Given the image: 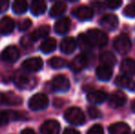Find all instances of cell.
I'll list each match as a JSON object with an SVG mask.
<instances>
[{
    "instance_id": "cell-1",
    "label": "cell",
    "mask_w": 135,
    "mask_h": 134,
    "mask_svg": "<svg viewBox=\"0 0 135 134\" xmlns=\"http://www.w3.org/2000/svg\"><path fill=\"white\" fill-rule=\"evenodd\" d=\"M15 85L20 89H33L37 85V79L30 73L23 71H18L14 76Z\"/></svg>"
},
{
    "instance_id": "cell-2",
    "label": "cell",
    "mask_w": 135,
    "mask_h": 134,
    "mask_svg": "<svg viewBox=\"0 0 135 134\" xmlns=\"http://www.w3.org/2000/svg\"><path fill=\"white\" fill-rule=\"evenodd\" d=\"M86 35L88 37V39H90L93 46L104 47L107 45L108 41V35L104 31H100V29H89L87 31Z\"/></svg>"
},
{
    "instance_id": "cell-3",
    "label": "cell",
    "mask_w": 135,
    "mask_h": 134,
    "mask_svg": "<svg viewBox=\"0 0 135 134\" xmlns=\"http://www.w3.org/2000/svg\"><path fill=\"white\" fill-rule=\"evenodd\" d=\"M64 118L69 123L73 125H82L85 122V118L83 111L78 107H70L64 113Z\"/></svg>"
},
{
    "instance_id": "cell-4",
    "label": "cell",
    "mask_w": 135,
    "mask_h": 134,
    "mask_svg": "<svg viewBox=\"0 0 135 134\" xmlns=\"http://www.w3.org/2000/svg\"><path fill=\"white\" fill-rule=\"evenodd\" d=\"M49 99L46 95L42 93L35 94L28 101V107L31 110L39 111L45 109L48 107Z\"/></svg>"
},
{
    "instance_id": "cell-5",
    "label": "cell",
    "mask_w": 135,
    "mask_h": 134,
    "mask_svg": "<svg viewBox=\"0 0 135 134\" xmlns=\"http://www.w3.org/2000/svg\"><path fill=\"white\" fill-rule=\"evenodd\" d=\"M114 48L119 53L126 54L132 48V42L130 38L126 34H121L114 41Z\"/></svg>"
},
{
    "instance_id": "cell-6",
    "label": "cell",
    "mask_w": 135,
    "mask_h": 134,
    "mask_svg": "<svg viewBox=\"0 0 135 134\" xmlns=\"http://www.w3.org/2000/svg\"><path fill=\"white\" fill-rule=\"evenodd\" d=\"M52 88L56 92H66L70 88V82L64 75H56L52 80Z\"/></svg>"
},
{
    "instance_id": "cell-7",
    "label": "cell",
    "mask_w": 135,
    "mask_h": 134,
    "mask_svg": "<svg viewBox=\"0 0 135 134\" xmlns=\"http://www.w3.org/2000/svg\"><path fill=\"white\" fill-rule=\"evenodd\" d=\"M100 25L108 31H114L119 25V18L114 14L105 15L100 19Z\"/></svg>"
},
{
    "instance_id": "cell-8",
    "label": "cell",
    "mask_w": 135,
    "mask_h": 134,
    "mask_svg": "<svg viewBox=\"0 0 135 134\" xmlns=\"http://www.w3.org/2000/svg\"><path fill=\"white\" fill-rule=\"evenodd\" d=\"M61 126L57 120H49L45 121L41 127V134H59Z\"/></svg>"
},
{
    "instance_id": "cell-9",
    "label": "cell",
    "mask_w": 135,
    "mask_h": 134,
    "mask_svg": "<svg viewBox=\"0 0 135 134\" xmlns=\"http://www.w3.org/2000/svg\"><path fill=\"white\" fill-rule=\"evenodd\" d=\"M73 14L75 18H77L80 20H89L94 16V12H93L92 8L87 7V6L77 7L76 8L73 10Z\"/></svg>"
},
{
    "instance_id": "cell-10",
    "label": "cell",
    "mask_w": 135,
    "mask_h": 134,
    "mask_svg": "<svg viewBox=\"0 0 135 134\" xmlns=\"http://www.w3.org/2000/svg\"><path fill=\"white\" fill-rule=\"evenodd\" d=\"M127 101V97L122 91L120 90H117V91L113 92L109 97V105L110 107L117 108V107H120L123 105H125Z\"/></svg>"
},
{
    "instance_id": "cell-11",
    "label": "cell",
    "mask_w": 135,
    "mask_h": 134,
    "mask_svg": "<svg viewBox=\"0 0 135 134\" xmlns=\"http://www.w3.org/2000/svg\"><path fill=\"white\" fill-rule=\"evenodd\" d=\"M22 66L30 72H38L42 68L43 62L40 57L28 58L23 62Z\"/></svg>"
},
{
    "instance_id": "cell-12",
    "label": "cell",
    "mask_w": 135,
    "mask_h": 134,
    "mask_svg": "<svg viewBox=\"0 0 135 134\" xmlns=\"http://www.w3.org/2000/svg\"><path fill=\"white\" fill-rule=\"evenodd\" d=\"M1 58L7 63H15L20 58V51L15 46H8L2 52Z\"/></svg>"
},
{
    "instance_id": "cell-13",
    "label": "cell",
    "mask_w": 135,
    "mask_h": 134,
    "mask_svg": "<svg viewBox=\"0 0 135 134\" xmlns=\"http://www.w3.org/2000/svg\"><path fill=\"white\" fill-rule=\"evenodd\" d=\"M88 59L85 54H79L70 63V69L73 72H79L87 64Z\"/></svg>"
},
{
    "instance_id": "cell-14",
    "label": "cell",
    "mask_w": 135,
    "mask_h": 134,
    "mask_svg": "<svg viewBox=\"0 0 135 134\" xmlns=\"http://www.w3.org/2000/svg\"><path fill=\"white\" fill-rule=\"evenodd\" d=\"M22 99L20 96L8 92L6 94H0V103L6 105H20L21 104Z\"/></svg>"
},
{
    "instance_id": "cell-15",
    "label": "cell",
    "mask_w": 135,
    "mask_h": 134,
    "mask_svg": "<svg viewBox=\"0 0 135 134\" xmlns=\"http://www.w3.org/2000/svg\"><path fill=\"white\" fill-rule=\"evenodd\" d=\"M70 26H71V20L69 19V18H62L60 19H58L56 21L54 25V31L56 33L58 34H65L69 31Z\"/></svg>"
},
{
    "instance_id": "cell-16",
    "label": "cell",
    "mask_w": 135,
    "mask_h": 134,
    "mask_svg": "<svg viewBox=\"0 0 135 134\" xmlns=\"http://www.w3.org/2000/svg\"><path fill=\"white\" fill-rule=\"evenodd\" d=\"M115 84L119 87L125 88L130 91H134L135 90V83L132 79L130 77L126 76V75H119L116 78Z\"/></svg>"
},
{
    "instance_id": "cell-17",
    "label": "cell",
    "mask_w": 135,
    "mask_h": 134,
    "mask_svg": "<svg viewBox=\"0 0 135 134\" xmlns=\"http://www.w3.org/2000/svg\"><path fill=\"white\" fill-rule=\"evenodd\" d=\"M15 27L14 20L9 17H4L0 19V32L2 34H9L13 31Z\"/></svg>"
},
{
    "instance_id": "cell-18",
    "label": "cell",
    "mask_w": 135,
    "mask_h": 134,
    "mask_svg": "<svg viewBox=\"0 0 135 134\" xmlns=\"http://www.w3.org/2000/svg\"><path fill=\"white\" fill-rule=\"evenodd\" d=\"M110 134H129L130 127L125 122H116L108 128Z\"/></svg>"
},
{
    "instance_id": "cell-19",
    "label": "cell",
    "mask_w": 135,
    "mask_h": 134,
    "mask_svg": "<svg viewBox=\"0 0 135 134\" xmlns=\"http://www.w3.org/2000/svg\"><path fill=\"white\" fill-rule=\"evenodd\" d=\"M76 49V42L71 37H67L64 39L61 42V51L64 53L70 54Z\"/></svg>"
},
{
    "instance_id": "cell-20",
    "label": "cell",
    "mask_w": 135,
    "mask_h": 134,
    "mask_svg": "<svg viewBox=\"0 0 135 134\" xmlns=\"http://www.w3.org/2000/svg\"><path fill=\"white\" fill-rule=\"evenodd\" d=\"M108 95L104 91H93L87 95V100L92 104L103 103L107 99Z\"/></svg>"
},
{
    "instance_id": "cell-21",
    "label": "cell",
    "mask_w": 135,
    "mask_h": 134,
    "mask_svg": "<svg viewBox=\"0 0 135 134\" xmlns=\"http://www.w3.org/2000/svg\"><path fill=\"white\" fill-rule=\"evenodd\" d=\"M47 4L42 0H34L30 6V10L34 16H39L46 11Z\"/></svg>"
},
{
    "instance_id": "cell-22",
    "label": "cell",
    "mask_w": 135,
    "mask_h": 134,
    "mask_svg": "<svg viewBox=\"0 0 135 134\" xmlns=\"http://www.w3.org/2000/svg\"><path fill=\"white\" fill-rule=\"evenodd\" d=\"M51 28L48 25H42L40 26L39 28H37L36 29H34L32 31V33L30 34V38H31L32 41H37L41 38H44L50 33Z\"/></svg>"
},
{
    "instance_id": "cell-23",
    "label": "cell",
    "mask_w": 135,
    "mask_h": 134,
    "mask_svg": "<svg viewBox=\"0 0 135 134\" xmlns=\"http://www.w3.org/2000/svg\"><path fill=\"white\" fill-rule=\"evenodd\" d=\"M120 69L125 75H135V61L132 59H125L121 62Z\"/></svg>"
},
{
    "instance_id": "cell-24",
    "label": "cell",
    "mask_w": 135,
    "mask_h": 134,
    "mask_svg": "<svg viewBox=\"0 0 135 134\" xmlns=\"http://www.w3.org/2000/svg\"><path fill=\"white\" fill-rule=\"evenodd\" d=\"M97 76L102 81H108L112 76V68L106 65H101L97 68Z\"/></svg>"
},
{
    "instance_id": "cell-25",
    "label": "cell",
    "mask_w": 135,
    "mask_h": 134,
    "mask_svg": "<svg viewBox=\"0 0 135 134\" xmlns=\"http://www.w3.org/2000/svg\"><path fill=\"white\" fill-rule=\"evenodd\" d=\"M20 118V114L11 110H6L0 112V126L6 125L11 120H18Z\"/></svg>"
},
{
    "instance_id": "cell-26",
    "label": "cell",
    "mask_w": 135,
    "mask_h": 134,
    "mask_svg": "<svg viewBox=\"0 0 135 134\" xmlns=\"http://www.w3.org/2000/svg\"><path fill=\"white\" fill-rule=\"evenodd\" d=\"M55 48H56V41L54 38H48V39H44L40 46L41 51L44 53H50V52H54Z\"/></svg>"
},
{
    "instance_id": "cell-27",
    "label": "cell",
    "mask_w": 135,
    "mask_h": 134,
    "mask_svg": "<svg viewBox=\"0 0 135 134\" xmlns=\"http://www.w3.org/2000/svg\"><path fill=\"white\" fill-rule=\"evenodd\" d=\"M100 61L104 63L103 65H106V66H113L116 63H117V59H116V56L114 55L112 52H104L100 54L99 56Z\"/></svg>"
},
{
    "instance_id": "cell-28",
    "label": "cell",
    "mask_w": 135,
    "mask_h": 134,
    "mask_svg": "<svg viewBox=\"0 0 135 134\" xmlns=\"http://www.w3.org/2000/svg\"><path fill=\"white\" fill-rule=\"evenodd\" d=\"M77 41H78L79 47L83 51H90L93 48L92 43H91L90 39H88L86 34H84V33L79 34L78 38H77Z\"/></svg>"
},
{
    "instance_id": "cell-29",
    "label": "cell",
    "mask_w": 135,
    "mask_h": 134,
    "mask_svg": "<svg viewBox=\"0 0 135 134\" xmlns=\"http://www.w3.org/2000/svg\"><path fill=\"white\" fill-rule=\"evenodd\" d=\"M66 4L64 2H56L54 6L52 7L50 10V15L51 17H58L60 15H62V13L65 12L66 10Z\"/></svg>"
},
{
    "instance_id": "cell-30",
    "label": "cell",
    "mask_w": 135,
    "mask_h": 134,
    "mask_svg": "<svg viewBox=\"0 0 135 134\" xmlns=\"http://www.w3.org/2000/svg\"><path fill=\"white\" fill-rule=\"evenodd\" d=\"M12 8L16 14H23L28 9V3L24 0H17L13 3Z\"/></svg>"
},
{
    "instance_id": "cell-31",
    "label": "cell",
    "mask_w": 135,
    "mask_h": 134,
    "mask_svg": "<svg viewBox=\"0 0 135 134\" xmlns=\"http://www.w3.org/2000/svg\"><path fill=\"white\" fill-rule=\"evenodd\" d=\"M49 63H50V65L54 68V69H61V68L65 66L66 62H65V60L61 57H54L50 60Z\"/></svg>"
},
{
    "instance_id": "cell-32",
    "label": "cell",
    "mask_w": 135,
    "mask_h": 134,
    "mask_svg": "<svg viewBox=\"0 0 135 134\" xmlns=\"http://www.w3.org/2000/svg\"><path fill=\"white\" fill-rule=\"evenodd\" d=\"M123 14L128 18H135V3L127 5L123 10Z\"/></svg>"
},
{
    "instance_id": "cell-33",
    "label": "cell",
    "mask_w": 135,
    "mask_h": 134,
    "mask_svg": "<svg viewBox=\"0 0 135 134\" xmlns=\"http://www.w3.org/2000/svg\"><path fill=\"white\" fill-rule=\"evenodd\" d=\"M31 25H32V21L30 18H24V19L20 20V21L18 22V27L20 31H27Z\"/></svg>"
},
{
    "instance_id": "cell-34",
    "label": "cell",
    "mask_w": 135,
    "mask_h": 134,
    "mask_svg": "<svg viewBox=\"0 0 135 134\" xmlns=\"http://www.w3.org/2000/svg\"><path fill=\"white\" fill-rule=\"evenodd\" d=\"M87 112H88L91 118H98L101 116V112H100L97 107H89L88 108H87Z\"/></svg>"
},
{
    "instance_id": "cell-35",
    "label": "cell",
    "mask_w": 135,
    "mask_h": 134,
    "mask_svg": "<svg viewBox=\"0 0 135 134\" xmlns=\"http://www.w3.org/2000/svg\"><path fill=\"white\" fill-rule=\"evenodd\" d=\"M87 134H104L103 128H102V126L96 124L89 129V131H87Z\"/></svg>"
},
{
    "instance_id": "cell-36",
    "label": "cell",
    "mask_w": 135,
    "mask_h": 134,
    "mask_svg": "<svg viewBox=\"0 0 135 134\" xmlns=\"http://www.w3.org/2000/svg\"><path fill=\"white\" fill-rule=\"evenodd\" d=\"M104 4L107 6L108 8H110V9H117V8H119V7H120L121 4H122V2H121V1H117V0H112V1L105 2Z\"/></svg>"
},
{
    "instance_id": "cell-37",
    "label": "cell",
    "mask_w": 135,
    "mask_h": 134,
    "mask_svg": "<svg viewBox=\"0 0 135 134\" xmlns=\"http://www.w3.org/2000/svg\"><path fill=\"white\" fill-rule=\"evenodd\" d=\"M9 2L7 0H0V13H3L7 10Z\"/></svg>"
},
{
    "instance_id": "cell-38",
    "label": "cell",
    "mask_w": 135,
    "mask_h": 134,
    "mask_svg": "<svg viewBox=\"0 0 135 134\" xmlns=\"http://www.w3.org/2000/svg\"><path fill=\"white\" fill-rule=\"evenodd\" d=\"M31 38L30 36H25V37L22 38L21 39V44L22 46H27V45H30V41H31Z\"/></svg>"
},
{
    "instance_id": "cell-39",
    "label": "cell",
    "mask_w": 135,
    "mask_h": 134,
    "mask_svg": "<svg viewBox=\"0 0 135 134\" xmlns=\"http://www.w3.org/2000/svg\"><path fill=\"white\" fill-rule=\"evenodd\" d=\"M64 134H81V133L79 132L78 131H76V130L69 128V129H66L65 131H64Z\"/></svg>"
},
{
    "instance_id": "cell-40",
    "label": "cell",
    "mask_w": 135,
    "mask_h": 134,
    "mask_svg": "<svg viewBox=\"0 0 135 134\" xmlns=\"http://www.w3.org/2000/svg\"><path fill=\"white\" fill-rule=\"evenodd\" d=\"M21 134H36V132L32 129H25L22 131Z\"/></svg>"
},
{
    "instance_id": "cell-41",
    "label": "cell",
    "mask_w": 135,
    "mask_h": 134,
    "mask_svg": "<svg viewBox=\"0 0 135 134\" xmlns=\"http://www.w3.org/2000/svg\"><path fill=\"white\" fill-rule=\"evenodd\" d=\"M132 110L135 112V100L132 102Z\"/></svg>"
},
{
    "instance_id": "cell-42",
    "label": "cell",
    "mask_w": 135,
    "mask_h": 134,
    "mask_svg": "<svg viewBox=\"0 0 135 134\" xmlns=\"http://www.w3.org/2000/svg\"><path fill=\"white\" fill-rule=\"evenodd\" d=\"M132 134H135V131H134V132H133V133H132Z\"/></svg>"
}]
</instances>
